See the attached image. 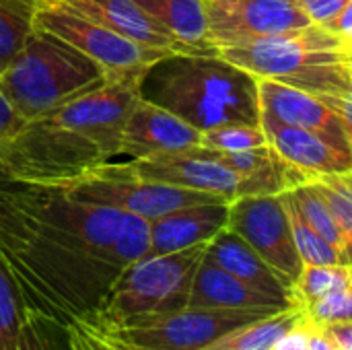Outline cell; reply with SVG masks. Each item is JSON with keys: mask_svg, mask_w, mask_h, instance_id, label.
Masks as SVG:
<instances>
[{"mask_svg": "<svg viewBox=\"0 0 352 350\" xmlns=\"http://www.w3.org/2000/svg\"><path fill=\"white\" fill-rule=\"evenodd\" d=\"M35 4L37 0H0V74L33 33Z\"/></svg>", "mask_w": 352, "mask_h": 350, "instance_id": "cell-22", "label": "cell"}, {"mask_svg": "<svg viewBox=\"0 0 352 350\" xmlns=\"http://www.w3.org/2000/svg\"><path fill=\"white\" fill-rule=\"evenodd\" d=\"M351 0H297L299 8L305 12V17L314 25L330 27L332 21L340 14V10L349 4Z\"/></svg>", "mask_w": 352, "mask_h": 350, "instance_id": "cell-31", "label": "cell"}, {"mask_svg": "<svg viewBox=\"0 0 352 350\" xmlns=\"http://www.w3.org/2000/svg\"><path fill=\"white\" fill-rule=\"evenodd\" d=\"M68 332H70V340L76 347V350H124L80 322L68 326Z\"/></svg>", "mask_w": 352, "mask_h": 350, "instance_id": "cell-32", "label": "cell"}, {"mask_svg": "<svg viewBox=\"0 0 352 350\" xmlns=\"http://www.w3.org/2000/svg\"><path fill=\"white\" fill-rule=\"evenodd\" d=\"M346 64H349V70H351V76H352V45L346 47Z\"/></svg>", "mask_w": 352, "mask_h": 350, "instance_id": "cell-39", "label": "cell"}, {"mask_svg": "<svg viewBox=\"0 0 352 350\" xmlns=\"http://www.w3.org/2000/svg\"><path fill=\"white\" fill-rule=\"evenodd\" d=\"M352 287V268L346 264L314 266L303 264V270L295 283V297L299 305H309L330 293Z\"/></svg>", "mask_w": 352, "mask_h": 350, "instance_id": "cell-25", "label": "cell"}, {"mask_svg": "<svg viewBox=\"0 0 352 350\" xmlns=\"http://www.w3.org/2000/svg\"><path fill=\"white\" fill-rule=\"evenodd\" d=\"M229 204L231 202L192 204L151 221V245L146 256H163L196 245H208L227 229Z\"/></svg>", "mask_w": 352, "mask_h": 350, "instance_id": "cell-16", "label": "cell"}, {"mask_svg": "<svg viewBox=\"0 0 352 350\" xmlns=\"http://www.w3.org/2000/svg\"><path fill=\"white\" fill-rule=\"evenodd\" d=\"M227 229L245 239L295 289L303 270V260L297 252L280 194L235 198L229 204Z\"/></svg>", "mask_w": 352, "mask_h": 350, "instance_id": "cell-10", "label": "cell"}, {"mask_svg": "<svg viewBox=\"0 0 352 350\" xmlns=\"http://www.w3.org/2000/svg\"><path fill=\"white\" fill-rule=\"evenodd\" d=\"M206 19L217 52L311 25L297 0H206Z\"/></svg>", "mask_w": 352, "mask_h": 350, "instance_id": "cell-11", "label": "cell"}, {"mask_svg": "<svg viewBox=\"0 0 352 350\" xmlns=\"http://www.w3.org/2000/svg\"><path fill=\"white\" fill-rule=\"evenodd\" d=\"M25 316L23 295L0 256V350H16Z\"/></svg>", "mask_w": 352, "mask_h": 350, "instance_id": "cell-27", "label": "cell"}, {"mask_svg": "<svg viewBox=\"0 0 352 350\" xmlns=\"http://www.w3.org/2000/svg\"><path fill=\"white\" fill-rule=\"evenodd\" d=\"M204 258H208L229 274L237 276L252 289L289 301L293 305H299L293 285H289L245 239H241L231 229L221 231L206 245Z\"/></svg>", "mask_w": 352, "mask_h": 350, "instance_id": "cell-18", "label": "cell"}, {"mask_svg": "<svg viewBox=\"0 0 352 350\" xmlns=\"http://www.w3.org/2000/svg\"><path fill=\"white\" fill-rule=\"evenodd\" d=\"M268 138L260 124H227L206 132H200V144L208 151L219 153H241L266 146Z\"/></svg>", "mask_w": 352, "mask_h": 350, "instance_id": "cell-28", "label": "cell"}, {"mask_svg": "<svg viewBox=\"0 0 352 350\" xmlns=\"http://www.w3.org/2000/svg\"><path fill=\"white\" fill-rule=\"evenodd\" d=\"M204 252L206 245H196L175 254L136 260L120 274L103 305L82 324L103 328L136 316L186 307Z\"/></svg>", "mask_w": 352, "mask_h": 350, "instance_id": "cell-6", "label": "cell"}, {"mask_svg": "<svg viewBox=\"0 0 352 350\" xmlns=\"http://www.w3.org/2000/svg\"><path fill=\"white\" fill-rule=\"evenodd\" d=\"M314 182L334 215V221L342 235L344 258L352 268V173L326 175Z\"/></svg>", "mask_w": 352, "mask_h": 350, "instance_id": "cell-26", "label": "cell"}, {"mask_svg": "<svg viewBox=\"0 0 352 350\" xmlns=\"http://www.w3.org/2000/svg\"><path fill=\"white\" fill-rule=\"evenodd\" d=\"M105 70L64 39L33 29L0 74V91L29 122L105 85Z\"/></svg>", "mask_w": 352, "mask_h": 350, "instance_id": "cell-4", "label": "cell"}, {"mask_svg": "<svg viewBox=\"0 0 352 350\" xmlns=\"http://www.w3.org/2000/svg\"><path fill=\"white\" fill-rule=\"evenodd\" d=\"M307 338H309V324L307 320L293 330H289L270 350H307Z\"/></svg>", "mask_w": 352, "mask_h": 350, "instance_id": "cell-34", "label": "cell"}, {"mask_svg": "<svg viewBox=\"0 0 352 350\" xmlns=\"http://www.w3.org/2000/svg\"><path fill=\"white\" fill-rule=\"evenodd\" d=\"M120 165L132 177L217 194L227 198L229 202L248 196V182L217 159H212L200 146L179 153H163L146 159H130L128 163Z\"/></svg>", "mask_w": 352, "mask_h": 350, "instance_id": "cell-12", "label": "cell"}, {"mask_svg": "<svg viewBox=\"0 0 352 350\" xmlns=\"http://www.w3.org/2000/svg\"><path fill=\"white\" fill-rule=\"evenodd\" d=\"M260 126L276 155L307 179L352 173L351 155L336 151L314 132L283 124L266 113L260 116Z\"/></svg>", "mask_w": 352, "mask_h": 350, "instance_id": "cell-15", "label": "cell"}, {"mask_svg": "<svg viewBox=\"0 0 352 350\" xmlns=\"http://www.w3.org/2000/svg\"><path fill=\"white\" fill-rule=\"evenodd\" d=\"M289 221H291V229H293V237H295V245L297 252L303 260V264H314V266H336V264H346L344 254L340 250H336L334 245H330L322 235H318L311 225L303 219V215L299 212L297 204L293 202L289 190L280 194ZM349 266V264H346Z\"/></svg>", "mask_w": 352, "mask_h": 350, "instance_id": "cell-23", "label": "cell"}, {"mask_svg": "<svg viewBox=\"0 0 352 350\" xmlns=\"http://www.w3.org/2000/svg\"><path fill=\"white\" fill-rule=\"evenodd\" d=\"M25 124H27V120L16 111V107L0 91V142L14 136Z\"/></svg>", "mask_w": 352, "mask_h": 350, "instance_id": "cell-33", "label": "cell"}, {"mask_svg": "<svg viewBox=\"0 0 352 350\" xmlns=\"http://www.w3.org/2000/svg\"><path fill=\"white\" fill-rule=\"evenodd\" d=\"M188 305L212 307V309H264V311H283L295 307L289 301L252 289L250 285L229 274L208 258H202L196 270Z\"/></svg>", "mask_w": 352, "mask_h": 350, "instance_id": "cell-19", "label": "cell"}, {"mask_svg": "<svg viewBox=\"0 0 352 350\" xmlns=\"http://www.w3.org/2000/svg\"><path fill=\"white\" fill-rule=\"evenodd\" d=\"M148 245L136 215L0 177V256L29 311L62 326L89 320Z\"/></svg>", "mask_w": 352, "mask_h": 350, "instance_id": "cell-1", "label": "cell"}, {"mask_svg": "<svg viewBox=\"0 0 352 350\" xmlns=\"http://www.w3.org/2000/svg\"><path fill=\"white\" fill-rule=\"evenodd\" d=\"M16 350H72L68 326L27 309Z\"/></svg>", "mask_w": 352, "mask_h": 350, "instance_id": "cell-29", "label": "cell"}, {"mask_svg": "<svg viewBox=\"0 0 352 350\" xmlns=\"http://www.w3.org/2000/svg\"><path fill=\"white\" fill-rule=\"evenodd\" d=\"M68 334H70V332H68ZM70 342H72V340H70ZM72 350H76V347H74V344H72Z\"/></svg>", "mask_w": 352, "mask_h": 350, "instance_id": "cell-40", "label": "cell"}, {"mask_svg": "<svg viewBox=\"0 0 352 350\" xmlns=\"http://www.w3.org/2000/svg\"><path fill=\"white\" fill-rule=\"evenodd\" d=\"M270 314L276 311L186 305L173 311L136 316L113 326H85L124 350H204L227 332L258 322Z\"/></svg>", "mask_w": 352, "mask_h": 350, "instance_id": "cell-7", "label": "cell"}, {"mask_svg": "<svg viewBox=\"0 0 352 350\" xmlns=\"http://www.w3.org/2000/svg\"><path fill=\"white\" fill-rule=\"evenodd\" d=\"M324 330L328 332V336L334 342L336 350H352V322L326 326Z\"/></svg>", "mask_w": 352, "mask_h": 350, "instance_id": "cell-37", "label": "cell"}, {"mask_svg": "<svg viewBox=\"0 0 352 350\" xmlns=\"http://www.w3.org/2000/svg\"><path fill=\"white\" fill-rule=\"evenodd\" d=\"M328 29H332L344 41L346 47L352 45V0L340 10V14L332 21V25Z\"/></svg>", "mask_w": 352, "mask_h": 350, "instance_id": "cell-36", "label": "cell"}, {"mask_svg": "<svg viewBox=\"0 0 352 350\" xmlns=\"http://www.w3.org/2000/svg\"><path fill=\"white\" fill-rule=\"evenodd\" d=\"M179 45L182 54H219L208 39L206 0H136Z\"/></svg>", "mask_w": 352, "mask_h": 350, "instance_id": "cell-20", "label": "cell"}, {"mask_svg": "<svg viewBox=\"0 0 352 350\" xmlns=\"http://www.w3.org/2000/svg\"><path fill=\"white\" fill-rule=\"evenodd\" d=\"M113 159L116 155L105 144L45 113L29 120L14 136L0 142V177L66 188Z\"/></svg>", "mask_w": 352, "mask_h": 350, "instance_id": "cell-5", "label": "cell"}, {"mask_svg": "<svg viewBox=\"0 0 352 350\" xmlns=\"http://www.w3.org/2000/svg\"><path fill=\"white\" fill-rule=\"evenodd\" d=\"M293 202L297 204L299 212L303 215V219L311 225V229L322 235L330 245H334L336 250H340L344 254V245H342V235L340 229L334 221V215L326 202V198L322 196V192L318 190L314 179H307L295 188L289 190ZM346 260V258H344Z\"/></svg>", "mask_w": 352, "mask_h": 350, "instance_id": "cell-24", "label": "cell"}, {"mask_svg": "<svg viewBox=\"0 0 352 350\" xmlns=\"http://www.w3.org/2000/svg\"><path fill=\"white\" fill-rule=\"evenodd\" d=\"M309 324V322H307ZM307 350H336L334 342L330 340L328 332L320 326L309 324V338H307Z\"/></svg>", "mask_w": 352, "mask_h": 350, "instance_id": "cell-38", "label": "cell"}, {"mask_svg": "<svg viewBox=\"0 0 352 350\" xmlns=\"http://www.w3.org/2000/svg\"><path fill=\"white\" fill-rule=\"evenodd\" d=\"M303 309L307 322L320 328L352 322V287L330 293L309 305H303Z\"/></svg>", "mask_w": 352, "mask_h": 350, "instance_id": "cell-30", "label": "cell"}, {"mask_svg": "<svg viewBox=\"0 0 352 350\" xmlns=\"http://www.w3.org/2000/svg\"><path fill=\"white\" fill-rule=\"evenodd\" d=\"M200 144V132L165 107L138 99L122 132L120 157L146 159L163 153L190 151Z\"/></svg>", "mask_w": 352, "mask_h": 350, "instance_id": "cell-14", "label": "cell"}, {"mask_svg": "<svg viewBox=\"0 0 352 350\" xmlns=\"http://www.w3.org/2000/svg\"><path fill=\"white\" fill-rule=\"evenodd\" d=\"M340 116L342 126L346 130V138H349V146H351V157H352V93L349 95H340V97H324Z\"/></svg>", "mask_w": 352, "mask_h": 350, "instance_id": "cell-35", "label": "cell"}, {"mask_svg": "<svg viewBox=\"0 0 352 350\" xmlns=\"http://www.w3.org/2000/svg\"><path fill=\"white\" fill-rule=\"evenodd\" d=\"M78 14L151 50L182 54L175 39L136 0H60Z\"/></svg>", "mask_w": 352, "mask_h": 350, "instance_id": "cell-17", "label": "cell"}, {"mask_svg": "<svg viewBox=\"0 0 352 350\" xmlns=\"http://www.w3.org/2000/svg\"><path fill=\"white\" fill-rule=\"evenodd\" d=\"M64 190L76 200L105 208H116L126 215H136L148 223L167 212L192 204L229 202L227 198L217 194L132 177L122 169L120 163H107L101 169L93 171L91 175L66 186Z\"/></svg>", "mask_w": 352, "mask_h": 350, "instance_id": "cell-9", "label": "cell"}, {"mask_svg": "<svg viewBox=\"0 0 352 350\" xmlns=\"http://www.w3.org/2000/svg\"><path fill=\"white\" fill-rule=\"evenodd\" d=\"M305 320L307 318L303 305H295L235 328L204 350H270L289 330L303 324Z\"/></svg>", "mask_w": 352, "mask_h": 350, "instance_id": "cell-21", "label": "cell"}, {"mask_svg": "<svg viewBox=\"0 0 352 350\" xmlns=\"http://www.w3.org/2000/svg\"><path fill=\"white\" fill-rule=\"evenodd\" d=\"M33 23L97 62L109 80H140L142 74L163 56L159 50L138 45L107 27L78 14L60 0H37Z\"/></svg>", "mask_w": 352, "mask_h": 350, "instance_id": "cell-8", "label": "cell"}, {"mask_svg": "<svg viewBox=\"0 0 352 350\" xmlns=\"http://www.w3.org/2000/svg\"><path fill=\"white\" fill-rule=\"evenodd\" d=\"M140 97L198 132L227 124H260L258 78L219 54H169L140 78Z\"/></svg>", "mask_w": 352, "mask_h": 350, "instance_id": "cell-2", "label": "cell"}, {"mask_svg": "<svg viewBox=\"0 0 352 350\" xmlns=\"http://www.w3.org/2000/svg\"><path fill=\"white\" fill-rule=\"evenodd\" d=\"M260 111L295 128L314 132L336 151L351 155L346 130L336 109L318 95L274 80H258Z\"/></svg>", "mask_w": 352, "mask_h": 350, "instance_id": "cell-13", "label": "cell"}, {"mask_svg": "<svg viewBox=\"0 0 352 350\" xmlns=\"http://www.w3.org/2000/svg\"><path fill=\"white\" fill-rule=\"evenodd\" d=\"M227 62L258 80H274L318 97L352 93L344 41L328 27L303 29L219 50Z\"/></svg>", "mask_w": 352, "mask_h": 350, "instance_id": "cell-3", "label": "cell"}]
</instances>
